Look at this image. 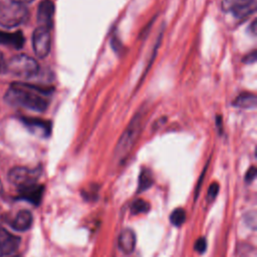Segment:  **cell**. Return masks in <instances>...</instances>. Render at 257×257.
Here are the masks:
<instances>
[{
	"label": "cell",
	"instance_id": "cell-1",
	"mask_svg": "<svg viewBox=\"0 0 257 257\" xmlns=\"http://www.w3.org/2000/svg\"><path fill=\"white\" fill-rule=\"evenodd\" d=\"M53 88L25 82H12L4 94V100L15 106H22L37 112H43L49 105L47 96Z\"/></svg>",
	"mask_w": 257,
	"mask_h": 257
},
{
	"label": "cell",
	"instance_id": "cell-2",
	"mask_svg": "<svg viewBox=\"0 0 257 257\" xmlns=\"http://www.w3.org/2000/svg\"><path fill=\"white\" fill-rule=\"evenodd\" d=\"M144 116H145V113H144V110L142 109L133 117L126 130L123 132V134L119 138L114 151V157L117 160L121 161L131 152L132 148L134 147L141 133Z\"/></svg>",
	"mask_w": 257,
	"mask_h": 257
},
{
	"label": "cell",
	"instance_id": "cell-3",
	"mask_svg": "<svg viewBox=\"0 0 257 257\" xmlns=\"http://www.w3.org/2000/svg\"><path fill=\"white\" fill-rule=\"evenodd\" d=\"M29 17V10L23 4L13 1H0V26L14 28L23 24Z\"/></svg>",
	"mask_w": 257,
	"mask_h": 257
},
{
	"label": "cell",
	"instance_id": "cell-4",
	"mask_svg": "<svg viewBox=\"0 0 257 257\" xmlns=\"http://www.w3.org/2000/svg\"><path fill=\"white\" fill-rule=\"evenodd\" d=\"M39 72L38 62L26 54H17L11 57L5 66V73L21 78H32Z\"/></svg>",
	"mask_w": 257,
	"mask_h": 257
},
{
	"label": "cell",
	"instance_id": "cell-5",
	"mask_svg": "<svg viewBox=\"0 0 257 257\" xmlns=\"http://www.w3.org/2000/svg\"><path fill=\"white\" fill-rule=\"evenodd\" d=\"M41 174L39 168L29 169L26 167H14L8 173V181L18 188L37 182Z\"/></svg>",
	"mask_w": 257,
	"mask_h": 257
},
{
	"label": "cell",
	"instance_id": "cell-6",
	"mask_svg": "<svg viewBox=\"0 0 257 257\" xmlns=\"http://www.w3.org/2000/svg\"><path fill=\"white\" fill-rule=\"evenodd\" d=\"M32 47L34 53L39 58L46 57L51 48L50 29L38 26L32 34Z\"/></svg>",
	"mask_w": 257,
	"mask_h": 257
},
{
	"label": "cell",
	"instance_id": "cell-7",
	"mask_svg": "<svg viewBox=\"0 0 257 257\" xmlns=\"http://www.w3.org/2000/svg\"><path fill=\"white\" fill-rule=\"evenodd\" d=\"M54 3L51 0H42L37 8V23L38 26L51 29L53 25L54 16Z\"/></svg>",
	"mask_w": 257,
	"mask_h": 257
},
{
	"label": "cell",
	"instance_id": "cell-8",
	"mask_svg": "<svg viewBox=\"0 0 257 257\" xmlns=\"http://www.w3.org/2000/svg\"><path fill=\"white\" fill-rule=\"evenodd\" d=\"M20 238L0 228V257L11 255L18 249Z\"/></svg>",
	"mask_w": 257,
	"mask_h": 257
},
{
	"label": "cell",
	"instance_id": "cell-9",
	"mask_svg": "<svg viewBox=\"0 0 257 257\" xmlns=\"http://www.w3.org/2000/svg\"><path fill=\"white\" fill-rule=\"evenodd\" d=\"M19 198L23 199L25 201H28L29 203L33 205H38L41 202L43 192H44V186L39 185L37 183L27 185L21 188H18Z\"/></svg>",
	"mask_w": 257,
	"mask_h": 257
},
{
	"label": "cell",
	"instance_id": "cell-10",
	"mask_svg": "<svg viewBox=\"0 0 257 257\" xmlns=\"http://www.w3.org/2000/svg\"><path fill=\"white\" fill-rule=\"evenodd\" d=\"M257 0H235L231 11L238 19H244L256 11Z\"/></svg>",
	"mask_w": 257,
	"mask_h": 257
},
{
	"label": "cell",
	"instance_id": "cell-11",
	"mask_svg": "<svg viewBox=\"0 0 257 257\" xmlns=\"http://www.w3.org/2000/svg\"><path fill=\"white\" fill-rule=\"evenodd\" d=\"M21 120L33 134H36L44 138L50 135L51 125L46 120L39 119V118H31V117H22Z\"/></svg>",
	"mask_w": 257,
	"mask_h": 257
},
{
	"label": "cell",
	"instance_id": "cell-12",
	"mask_svg": "<svg viewBox=\"0 0 257 257\" xmlns=\"http://www.w3.org/2000/svg\"><path fill=\"white\" fill-rule=\"evenodd\" d=\"M137 243L136 234L132 229H124L119 233L117 239V245L121 252L124 254H131L134 252Z\"/></svg>",
	"mask_w": 257,
	"mask_h": 257
},
{
	"label": "cell",
	"instance_id": "cell-13",
	"mask_svg": "<svg viewBox=\"0 0 257 257\" xmlns=\"http://www.w3.org/2000/svg\"><path fill=\"white\" fill-rule=\"evenodd\" d=\"M33 222V216L28 210H21L17 213L13 221L11 222V227L18 232H24L30 229Z\"/></svg>",
	"mask_w": 257,
	"mask_h": 257
},
{
	"label": "cell",
	"instance_id": "cell-14",
	"mask_svg": "<svg viewBox=\"0 0 257 257\" xmlns=\"http://www.w3.org/2000/svg\"><path fill=\"white\" fill-rule=\"evenodd\" d=\"M24 36L21 31L16 32H4L0 30V44L13 47L15 49H20L24 44Z\"/></svg>",
	"mask_w": 257,
	"mask_h": 257
},
{
	"label": "cell",
	"instance_id": "cell-15",
	"mask_svg": "<svg viewBox=\"0 0 257 257\" xmlns=\"http://www.w3.org/2000/svg\"><path fill=\"white\" fill-rule=\"evenodd\" d=\"M256 95L251 92L240 93L234 100L233 104L240 108H255L256 107Z\"/></svg>",
	"mask_w": 257,
	"mask_h": 257
},
{
	"label": "cell",
	"instance_id": "cell-16",
	"mask_svg": "<svg viewBox=\"0 0 257 257\" xmlns=\"http://www.w3.org/2000/svg\"><path fill=\"white\" fill-rule=\"evenodd\" d=\"M153 183H154V179H153L152 172L148 169H143L139 177L138 192H142L150 189L153 186Z\"/></svg>",
	"mask_w": 257,
	"mask_h": 257
},
{
	"label": "cell",
	"instance_id": "cell-17",
	"mask_svg": "<svg viewBox=\"0 0 257 257\" xmlns=\"http://www.w3.org/2000/svg\"><path fill=\"white\" fill-rule=\"evenodd\" d=\"M150 208H151V205L149 202H147L146 200H143V199H139V200H136L132 204L131 211L134 215H139V214L149 212Z\"/></svg>",
	"mask_w": 257,
	"mask_h": 257
},
{
	"label": "cell",
	"instance_id": "cell-18",
	"mask_svg": "<svg viewBox=\"0 0 257 257\" xmlns=\"http://www.w3.org/2000/svg\"><path fill=\"white\" fill-rule=\"evenodd\" d=\"M186 220V212L183 208L175 209L170 216V221L174 226L180 227Z\"/></svg>",
	"mask_w": 257,
	"mask_h": 257
},
{
	"label": "cell",
	"instance_id": "cell-19",
	"mask_svg": "<svg viewBox=\"0 0 257 257\" xmlns=\"http://www.w3.org/2000/svg\"><path fill=\"white\" fill-rule=\"evenodd\" d=\"M219 192V185L217 183H213L209 189H208V193H207V199L209 202L214 201V199L217 197Z\"/></svg>",
	"mask_w": 257,
	"mask_h": 257
},
{
	"label": "cell",
	"instance_id": "cell-20",
	"mask_svg": "<svg viewBox=\"0 0 257 257\" xmlns=\"http://www.w3.org/2000/svg\"><path fill=\"white\" fill-rule=\"evenodd\" d=\"M194 248H195V250H196L198 253H200V254L204 253V252L206 251V249H207V241H206V239L203 238V237L199 238V239L196 241V243H195V245H194Z\"/></svg>",
	"mask_w": 257,
	"mask_h": 257
},
{
	"label": "cell",
	"instance_id": "cell-21",
	"mask_svg": "<svg viewBox=\"0 0 257 257\" xmlns=\"http://www.w3.org/2000/svg\"><path fill=\"white\" fill-rule=\"evenodd\" d=\"M256 177V168L254 166H252L246 173L245 175V181L247 183H251Z\"/></svg>",
	"mask_w": 257,
	"mask_h": 257
},
{
	"label": "cell",
	"instance_id": "cell-22",
	"mask_svg": "<svg viewBox=\"0 0 257 257\" xmlns=\"http://www.w3.org/2000/svg\"><path fill=\"white\" fill-rule=\"evenodd\" d=\"M256 61V51H252L250 52L249 54H247L244 59H243V62L247 63V64H251V63H254Z\"/></svg>",
	"mask_w": 257,
	"mask_h": 257
},
{
	"label": "cell",
	"instance_id": "cell-23",
	"mask_svg": "<svg viewBox=\"0 0 257 257\" xmlns=\"http://www.w3.org/2000/svg\"><path fill=\"white\" fill-rule=\"evenodd\" d=\"M5 66H6V61L4 59L2 52L0 51V74L5 73Z\"/></svg>",
	"mask_w": 257,
	"mask_h": 257
},
{
	"label": "cell",
	"instance_id": "cell-24",
	"mask_svg": "<svg viewBox=\"0 0 257 257\" xmlns=\"http://www.w3.org/2000/svg\"><path fill=\"white\" fill-rule=\"evenodd\" d=\"M10 1H13V2H16V3H19V4L26 5V4H29V3L33 2L34 0H10Z\"/></svg>",
	"mask_w": 257,
	"mask_h": 257
},
{
	"label": "cell",
	"instance_id": "cell-25",
	"mask_svg": "<svg viewBox=\"0 0 257 257\" xmlns=\"http://www.w3.org/2000/svg\"><path fill=\"white\" fill-rule=\"evenodd\" d=\"M249 28H250V30L252 31V34H253V35H256V21H255V20L252 22V24H251V26H250Z\"/></svg>",
	"mask_w": 257,
	"mask_h": 257
},
{
	"label": "cell",
	"instance_id": "cell-26",
	"mask_svg": "<svg viewBox=\"0 0 257 257\" xmlns=\"http://www.w3.org/2000/svg\"><path fill=\"white\" fill-rule=\"evenodd\" d=\"M3 192V186H2V183H1V180H0V194Z\"/></svg>",
	"mask_w": 257,
	"mask_h": 257
}]
</instances>
